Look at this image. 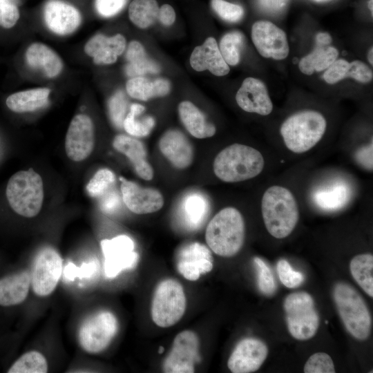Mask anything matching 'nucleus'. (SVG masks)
I'll use <instances>...</instances> for the list:
<instances>
[{"mask_svg": "<svg viewBox=\"0 0 373 373\" xmlns=\"http://www.w3.org/2000/svg\"><path fill=\"white\" fill-rule=\"evenodd\" d=\"M264 224L273 237L282 239L289 236L299 219V209L292 192L279 185L269 186L261 200Z\"/></svg>", "mask_w": 373, "mask_h": 373, "instance_id": "1", "label": "nucleus"}, {"mask_svg": "<svg viewBox=\"0 0 373 373\" xmlns=\"http://www.w3.org/2000/svg\"><path fill=\"white\" fill-rule=\"evenodd\" d=\"M265 167V159L256 149L242 144L229 145L216 156L213 169L222 182L234 183L252 179Z\"/></svg>", "mask_w": 373, "mask_h": 373, "instance_id": "2", "label": "nucleus"}, {"mask_svg": "<svg viewBox=\"0 0 373 373\" xmlns=\"http://www.w3.org/2000/svg\"><path fill=\"white\" fill-rule=\"evenodd\" d=\"M245 235V221L235 207H227L219 211L209 222L205 240L216 254L231 257L242 249Z\"/></svg>", "mask_w": 373, "mask_h": 373, "instance_id": "3", "label": "nucleus"}, {"mask_svg": "<svg viewBox=\"0 0 373 373\" xmlns=\"http://www.w3.org/2000/svg\"><path fill=\"white\" fill-rule=\"evenodd\" d=\"M326 128V119L321 113L307 110L288 117L281 124L280 132L287 149L303 153L320 142Z\"/></svg>", "mask_w": 373, "mask_h": 373, "instance_id": "4", "label": "nucleus"}, {"mask_svg": "<svg viewBox=\"0 0 373 373\" xmlns=\"http://www.w3.org/2000/svg\"><path fill=\"white\" fill-rule=\"evenodd\" d=\"M332 295L348 333L358 341L366 340L370 334L372 318L361 294L350 284L339 282L334 286Z\"/></svg>", "mask_w": 373, "mask_h": 373, "instance_id": "5", "label": "nucleus"}, {"mask_svg": "<svg viewBox=\"0 0 373 373\" xmlns=\"http://www.w3.org/2000/svg\"><path fill=\"white\" fill-rule=\"evenodd\" d=\"M6 195L15 213L23 217L33 218L40 212L43 205L42 178L32 169L19 171L9 179Z\"/></svg>", "mask_w": 373, "mask_h": 373, "instance_id": "6", "label": "nucleus"}, {"mask_svg": "<svg viewBox=\"0 0 373 373\" xmlns=\"http://www.w3.org/2000/svg\"><path fill=\"white\" fill-rule=\"evenodd\" d=\"M312 296L305 291L291 293L283 302L290 334L299 341L312 338L318 329L320 317Z\"/></svg>", "mask_w": 373, "mask_h": 373, "instance_id": "7", "label": "nucleus"}, {"mask_svg": "<svg viewBox=\"0 0 373 373\" xmlns=\"http://www.w3.org/2000/svg\"><path fill=\"white\" fill-rule=\"evenodd\" d=\"M186 305L182 286L175 280L166 279L156 287L151 303L153 321L160 327H169L183 316Z\"/></svg>", "mask_w": 373, "mask_h": 373, "instance_id": "8", "label": "nucleus"}, {"mask_svg": "<svg viewBox=\"0 0 373 373\" xmlns=\"http://www.w3.org/2000/svg\"><path fill=\"white\" fill-rule=\"evenodd\" d=\"M117 328V320L113 313L99 312L82 324L79 331V344L88 353H99L108 346Z\"/></svg>", "mask_w": 373, "mask_h": 373, "instance_id": "9", "label": "nucleus"}, {"mask_svg": "<svg viewBox=\"0 0 373 373\" xmlns=\"http://www.w3.org/2000/svg\"><path fill=\"white\" fill-rule=\"evenodd\" d=\"M62 271L59 254L51 247L41 249L35 258L30 275L35 294L39 296L50 294L56 288Z\"/></svg>", "mask_w": 373, "mask_h": 373, "instance_id": "10", "label": "nucleus"}, {"mask_svg": "<svg viewBox=\"0 0 373 373\" xmlns=\"http://www.w3.org/2000/svg\"><path fill=\"white\" fill-rule=\"evenodd\" d=\"M200 361L199 340L195 332L185 330L175 337L171 350L163 363L166 373L194 372L195 365Z\"/></svg>", "mask_w": 373, "mask_h": 373, "instance_id": "11", "label": "nucleus"}, {"mask_svg": "<svg viewBox=\"0 0 373 373\" xmlns=\"http://www.w3.org/2000/svg\"><path fill=\"white\" fill-rule=\"evenodd\" d=\"M104 257V273L107 278L116 277L123 270L133 268L138 254L134 251L133 240L128 236L119 235L101 242Z\"/></svg>", "mask_w": 373, "mask_h": 373, "instance_id": "12", "label": "nucleus"}, {"mask_svg": "<svg viewBox=\"0 0 373 373\" xmlns=\"http://www.w3.org/2000/svg\"><path fill=\"white\" fill-rule=\"evenodd\" d=\"M95 146V128L93 120L86 114L76 115L71 120L65 139V151L74 162L87 159Z\"/></svg>", "mask_w": 373, "mask_h": 373, "instance_id": "13", "label": "nucleus"}, {"mask_svg": "<svg viewBox=\"0 0 373 373\" xmlns=\"http://www.w3.org/2000/svg\"><path fill=\"white\" fill-rule=\"evenodd\" d=\"M251 39L259 54L265 58L285 59L289 47L285 32L269 21H258L251 28Z\"/></svg>", "mask_w": 373, "mask_h": 373, "instance_id": "14", "label": "nucleus"}, {"mask_svg": "<svg viewBox=\"0 0 373 373\" xmlns=\"http://www.w3.org/2000/svg\"><path fill=\"white\" fill-rule=\"evenodd\" d=\"M268 354L266 344L260 339L246 338L241 340L232 351L227 362L233 373H250L258 370Z\"/></svg>", "mask_w": 373, "mask_h": 373, "instance_id": "15", "label": "nucleus"}, {"mask_svg": "<svg viewBox=\"0 0 373 373\" xmlns=\"http://www.w3.org/2000/svg\"><path fill=\"white\" fill-rule=\"evenodd\" d=\"M176 267L184 278L195 281L201 275L209 273L213 269L211 252L200 242L186 245L178 252Z\"/></svg>", "mask_w": 373, "mask_h": 373, "instance_id": "16", "label": "nucleus"}, {"mask_svg": "<svg viewBox=\"0 0 373 373\" xmlns=\"http://www.w3.org/2000/svg\"><path fill=\"white\" fill-rule=\"evenodd\" d=\"M122 200L126 207L136 214L156 212L164 205L162 193L153 188H142L134 182L121 177Z\"/></svg>", "mask_w": 373, "mask_h": 373, "instance_id": "17", "label": "nucleus"}, {"mask_svg": "<svg viewBox=\"0 0 373 373\" xmlns=\"http://www.w3.org/2000/svg\"><path fill=\"white\" fill-rule=\"evenodd\" d=\"M239 107L247 113L268 115L273 110V104L265 84L254 77L245 79L236 95Z\"/></svg>", "mask_w": 373, "mask_h": 373, "instance_id": "18", "label": "nucleus"}, {"mask_svg": "<svg viewBox=\"0 0 373 373\" xmlns=\"http://www.w3.org/2000/svg\"><path fill=\"white\" fill-rule=\"evenodd\" d=\"M44 18L48 28L59 35H68L80 26L82 16L72 5L61 0H49L44 9Z\"/></svg>", "mask_w": 373, "mask_h": 373, "instance_id": "19", "label": "nucleus"}, {"mask_svg": "<svg viewBox=\"0 0 373 373\" xmlns=\"http://www.w3.org/2000/svg\"><path fill=\"white\" fill-rule=\"evenodd\" d=\"M159 149L171 164L178 169L189 167L193 162V146L179 130L166 131L159 140Z\"/></svg>", "mask_w": 373, "mask_h": 373, "instance_id": "20", "label": "nucleus"}, {"mask_svg": "<svg viewBox=\"0 0 373 373\" xmlns=\"http://www.w3.org/2000/svg\"><path fill=\"white\" fill-rule=\"evenodd\" d=\"M190 65L196 71L209 70L222 77L229 73V66L224 61L215 38L209 37L202 45L196 46L190 56Z\"/></svg>", "mask_w": 373, "mask_h": 373, "instance_id": "21", "label": "nucleus"}, {"mask_svg": "<svg viewBox=\"0 0 373 373\" xmlns=\"http://www.w3.org/2000/svg\"><path fill=\"white\" fill-rule=\"evenodd\" d=\"M126 46V39L121 34L111 37L97 34L86 42L84 52L93 57L95 64L110 65L116 62L117 57L124 52Z\"/></svg>", "mask_w": 373, "mask_h": 373, "instance_id": "22", "label": "nucleus"}, {"mask_svg": "<svg viewBox=\"0 0 373 373\" xmlns=\"http://www.w3.org/2000/svg\"><path fill=\"white\" fill-rule=\"evenodd\" d=\"M113 146L131 161L140 178L145 180H151L153 178V168L147 161L146 149L141 141L119 134L114 137Z\"/></svg>", "mask_w": 373, "mask_h": 373, "instance_id": "23", "label": "nucleus"}, {"mask_svg": "<svg viewBox=\"0 0 373 373\" xmlns=\"http://www.w3.org/2000/svg\"><path fill=\"white\" fill-rule=\"evenodd\" d=\"M28 64L41 71L46 77H57L64 68L59 55L51 48L42 43H33L27 48L25 54Z\"/></svg>", "mask_w": 373, "mask_h": 373, "instance_id": "24", "label": "nucleus"}, {"mask_svg": "<svg viewBox=\"0 0 373 373\" xmlns=\"http://www.w3.org/2000/svg\"><path fill=\"white\" fill-rule=\"evenodd\" d=\"M323 77L329 84H334L347 77L366 84L372 80L373 73L372 69L361 61L349 62L343 59H336L325 70Z\"/></svg>", "mask_w": 373, "mask_h": 373, "instance_id": "25", "label": "nucleus"}, {"mask_svg": "<svg viewBox=\"0 0 373 373\" xmlns=\"http://www.w3.org/2000/svg\"><path fill=\"white\" fill-rule=\"evenodd\" d=\"M31 284L30 274L27 271L17 272L0 279V305L9 307L23 302Z\"/></svg>", "mask_w": 373, "mask_h": 373, "instance_id": "26", "label": "nucleus"}, {"mask_svg": "<svg viewBox=\"0 0 373 373\" xmlns=\"http://www.w3.org/2000/svg\"><path fill=\"white\" fill-rule=\"evenodd\" d=\"M209 210L208 200L199 192L186 195L180 205V218L188 230H195L204 222Z\"/></svg>", "mask_w": 373, "mask_h": 373, "instance_id": "27", "label": "nucleus"}, {"mask_svg": "<svg viewBox=\"0 0 373 373\" xmlns=\"http://www.w3.org/2000/svg\"><path fill=\"white\" fill-rule=\"evenodd\" d=\"M178 114L185 128L194 137L204 139L215 135V126L207 121L203 113L191 102H181Z\"/></svg>", "mask_w": 373, "mask_h": 373, "instance_id": "28", "label": "nucleus"}, {"mask_svg": "<svg viewBox=\"0 0 373 373\" xmlns=\"http://www.w3.org/2000/svg\"><path fill=\"white\" fill-rule=\"evenodd\" d=\"M128 95L136 99L148 101L169 93L170 82L164 78L151 79L144 76L131 77L126 84Z\"/></svg>", "mask_w": 373, "mask_h": 373, "instance_id": "29", "label": "nucleus"}, {"mask_svg": "<svg viewBox=\"0 0 373 373\" xmlns=\"http://www.w3.org/2000/svg\"><path fill=\"white\" fill-rule=\"evenodd\" d=\"M125 57L127 61L125 73L131 78L157 74L160 71V66L149 57L144 47L137 41L128 44Z\"/></svg>", "mask_w": 373, "mask_h": 373, "instance_id": "30", "label": "nucleus"}, {"mask_svg": "<svg viewBox=\"0 0 373 373\" xmlns=\"http://www.w3.org/2000/svg\"><path fill=\"white\" fill-rule=\"evenodd\" d=\"M50 90L48 88H35L19 91L9 95L6 101L8 108L15 113H27L46 106Z\"/></svg>", "mask_w": 373, "mask_h": 373, "instance_id": "31", "label": "nucleus"}, {"mask_svg": "<svg viewBox=\"0 0 373 373\" xmlns=\"http://www.w3.org/2000/svg\"><path fill=\"white\" fill-rule=\"evenodd\" d=\"M338 52L332 46L316 45L314 50L303 57L298 63L300 72L311 75L314 72H321L328 68L337 59Z\"/></svg>", "mask_w": 373, "mask_h": 373, "instance_id": "32", "label": "nucleus"}, {"mask_svg": "<svg viewBox=\"0 0 373 373\" xmlns=\"http://www.w3.org/2000/svg\"><path fill=\"white\" fill-rule=\"evenodd\" d=\"M145 107L140 104H133L126 115L123 127L133 137L147 136L155 126V119L150 115H144Z\"/></svg>", "mask_w": 373, "mask_h": 373, "instance_id": "33", "label": "nucleus"}, {"mask_svg": "<svg viewBox=\"0 0 373 373\" xmlns=\"http://www.w3.org/2000/svg\"><path fill=\"white\" fill-rule=\"evenodd\" d=\"M351 274L357 284L373 297V256L362 254L355 256L350 263Z\"/></svg>", "mask_w": 373, "mask_h": 373, "instance_id": "34", "label": "nucleus"}, {"mask_svg": "<svg viewBox=\"0 0 373 373\" xmlns=\"http://www.w3.org/2000/svg\"><path fill=\"white\" fill-rule=\"evenodd\" d=\"M159 8L156 0H133L128 6V17L139 28H147L158 19Z\"/></svg>", "mask_w": 373, "mask_h": 373, "instance_id": "35", "label": "nucleus"}, {"mask_svg": "<svg viewBox=\"0 0 373 373\" xmlns=\"http://www.w3.org/2000/svg\"><path fill=\"white\" fill-rule=\"evenodd\" d=\"M243 44L244 35L239 31L227 32L221 38L218 47L229 66H236L239 63Z\"/></svg>", "mask_w": 373, "mask_h": 373, "instance_id": "36", "label": "nucleus"}, {"mask_svg": "<svg viewBox=\"0 0 373 373\" xmlns=\"http://www.w3.org/2000/svg\"><path fill=\"white\" fill-rule=\"evenodd\" d=\"M48 363L44 356L37 351H31L21 356L8 369V373H45Z\"/></svg>", "mask_w": 373, "mask_h": 373, "instance_id": "37", "label": "nucleus"}, {"mask_svg": "<svg viewBox=\"0 0 373 373\" xmlns=\"http://www.w3.org/2000/svg\"><path fill=\"white\" fill-rule=\"evenodd\" d=\"M115 181L114 173L108 169L98 170L86 185V190L92 197L104 194Z\"/></svg>", "mask_w": 373, "mask_h": 373, "instance_id": "38", "label": "nucleus"}, {"mask_svg": "<svg viewBox=\"0 0 373 373\" xmlns=\"http://www.w3.org/2000/svg\"><path fill=\"white\" fill-rule=\"evenodd\" d=\"M108 114L113 124L117 128L123 127L127 109V99L122 90L114 93L108 103Z\"/></svg>", "mask_w": 373, "mask_h": 373, "instance_id": "39", "label": "nucleus"}, {"mask_svg": "<svg viewBox=\"0 0 373 373\" xmlns=\"http://www.w3.org/2000/svg\"><path fill=\"white\" fill-rule=\"evenodd\" d=\"M258 271V285L260 291L267 296L273 294L276 289V284L271 269L261 258L254 259Z\"/></svg>", "mask_w": 373, "mask_h": 373, "instance_id": "40", "label": "nucleus"}, {"mask_svg": "<svg viewBox=\"0 0 373 373\" xmlns=\"http://www.w3.org/2000/svg\"><path fill=\"white\" fill-rule=\"evenodd\" d=\"M211 6L214 12L226 21L238 22L244 15L241 6L224 0H211Z\"/></svg>", "mask_w": 373, "mask_h": 373, "instance_id": "41", "label": "nucleus"}, {"mask_svg": "<svg viewBox=\"0 0 373 373\" xmlns=\"http://www.w3.org/2000/svg\"><path fill=\"white\" fill-rule=\"evenodd\" d=\"M305 373H334L335 367L329 355L324 352L313 354L305 364Z\"/></svg>", "mask_w": 373, "mask_h": 373, "instance_id": "42", "label": "nucleus"}, {"mask_svg": "<svg viewBox=\"0 0 373 373\" xmlns=\"http://www.w3.org/2000/svg\"><path fill=\"white\" fill-rule=\"evenodd\" d=\"M276 269L280 282L288 288L298 287L305 280L304 275L294 269L285 259H281L278 262Z\"/></svg>", "mask_w": 373, "mask_h": 373, "instance_id": "43", "label": "nucleus"}, {"mask_svg": "<svg viewBox=\"0 0 373 373\" xmlns=\"http://www.w3.org/2000/svg\"><path fill=\"white\" fill-rule=\"evenodd\" d=\"M19 11L11 0H0V26L4 28L13 27L19 18Z\"/></svg>", "mask_w": 373, "mask_h": 373, "instance_id": "44", "label": "nucleus"}, {"mask_svg": "<svg viewBox=\"0 0 373 373\" xmlns=\"http://www.w3.org/2000/svg\"><path fill=\"white\" fill-rule=\"evenodd\" d=\"M97 268L96 262L84 263L80 267L69 262L64 268V276L68 280H73L76 277L90 278L97 271Z\"/></svg>", "mask_w": 373, "mask_h": 373, "instance_id": "45", "label": "nucleus"}, {"mask_svg": "<svg viewBox=\"0 0 373 373\" xmlns=\"http://www.w3.org/2000/svg\"><path fill=\"white\" fill-rule=\"evenodd\" d=\"M127 0H95V8L99 15L111 17L119 13Z\"/></svg>", "mask_w": 373, "mask_h": 373, "instance_id": "46", "label": "nucleus"}, {"mask_svg": "<svg viewBox=\"0 0 373 373\" xmlns=\"http://www.w3.org/2000/svg\"><path fill=\"white\" fill-rule=\"evenodd\" d=\"M101 197L99 207L106 213H113L119 208L121 200L118 193L115 191H106Z\"/></svg>", "mask_w": 373, "mask_h": 373, "instance_id": "47", "label": "nucleus"}, {"mask_svg": "<svg viewBox=\"0 0 373 373\" xmlns=\"http://www.w3.org/2000/svg\"><path fill=\"white\" fill-rule=\"evenodd\" d=\"M372 142L359 148L355 153L358 163L368 170H372Z\"/></svg>", "mask_w": 373, "mask_h": 373, "instance_id": "48", "label": "nucleus"}, {"mask_svg": "<svg viewBox=\"0 0 373 373\" xmlns=\"http://www.w3.org/2000/svg\"><path fill=\"white\" fill-rule=\"evenodd\" d=\"M289 0H258L260 8L266 12H280L287 5Z\"/></svg>", "mask_w": 373, "mask_h": 373, "instance_id": "49", "label": "nucleus"}, {"mask_svg": "<svg viewBox=\"0 0 373 373\" xmlns=\"http://www.w3.org/2000/svg\"><path fill=\"white\" fill-rule=\"evenodd\" d=\"M175 12L171 5L165 3L160 7L158 19L162 25L171 26L175 22Z\"/></svg>", "mask_w": 373, "mask_h": 373, "instance_id": "50", "label": "nucleus"}, {"mask_svg": "<svg viewBox=\"0 0 373 373\" xmlns=\"http://www.w3.org/2000/svg\"><path fill=\"white\" fill-rule=\"evenodd\" d=\"M332 41V39L327 32H319L316 35V45L326 46L329 44Z\"/></svg>", "mask_w": 373, "mask_h": 373, "instance_id": "51", "label": "nucleus"}, {"mask_svg": "<svg viewBox=\"0 0 373 373\" xmlns=\"http://www.w3.org/2000/svg\"><path fill=\"white\" fill-rule=\"evenodd\" d=\"M367 59L371 65L373 64V48L371 47L368 51Z\"/></svg>", "mask_w": 373, "mask_h": 373, "instance_id": "52", "label": "nucleus"}, {"mask_svg": "<svg viewBox=\"0 0 373 373\" xmlns=\"http://www.w3.org/2000/svg\"><path fill=\"white\" fill-rule=\"evenodd\" d=\"M372 5H373V0H369L368 3H367V6H368V8H369V10H370V12L372 13V12H373Z\"/></svg>", "mask_w": 373, "mask_h": 373, "instance_id": "53", "label": "nucleus"}, {"mask_svg": "<svg viewBox=\"0 0 373 373\" xmlns=\"http://www.w3.org/2000/svg\"><path fill=\"white\" fill-rule=\"evenodd\" d=\"M163 351H164V347H163L162 346H160V347H159L158 352H159L160 354H162V353L163 352Z\"/></svg>", "mask_w": 373, "mask_h": 373, "instance_id": "54", "label": "nucleus"}, {"mask_svg": "<svg viewBox=\"0 0 373 373\" xmlns=\"http://www.w3.org/2000/svg\"><path fill=\"white\" fill-rule=\"evenodd\" d=\"M332 1V0H325V2H327V1Z\"/></svg>", "mask_w": 373, "mask_h": 373, "instance_id": "55", "label": "nucleus"}, {"mask_svg": "<svg viewBox=\"0 0 373 373\" xmlns=\"http://www.w3.org/2000/svg\"><path fill=\"white\" fill-rule=\"evenodd\" d=\"M12 1H13L15 3V0H11Z\"/></svg>", "mask_w": 373, "mask_h": 373, "instance_id": "56", "label": "nucleus"}, {"mask_svg": "<svg viewBox=\"0 0 373 373\" xmlns=\"http://www.w3.org/2000/svg\"><path fill=\"white\" fill-rule=\"evenodd\" d=\"M13 2V1H12Z\"/></svg>", "mask_w": 373, "mask_h": 373, "instance_id": "57", "label": "nucleus"}]
</instances>
